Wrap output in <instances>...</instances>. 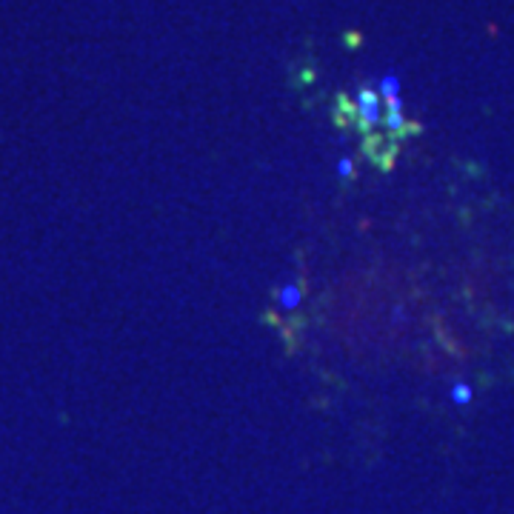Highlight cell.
I'll list each match as a JSON object with an SVG mask.
<instances>
[{
  "instance_id": "obj_5",
  "label": "cell",
  "mask_w": 514,
  "mask_h": 514,
  "mask_svg": "<svg viewBox=\"0 0 514 514\" xmlns=\"http://www.w3.org/2000/svg\"><path fill=\"white\" fill-rule=\"evenodd\" d=\"M300 298H303V291H300V286H295V283H288V286L280 288V306H283L286 312H295V309L300 306Z\"/></svg>"
},
{
  "instance_id": "obj_3",
  "label": "cell",
  "mask_w": 514,
  "mask_h": 514,
  "mask_svg": "<svg viewBox=\"0 0 514 514\" xmlns=\"http://www.w3.org/2000/svg\"><path fill=\"white\" fill-rule=\"evenodd\" d=\"M383 126H386V134L395 137V140H403L411 132H420V126L417 123H409L406 115H383Z\"/></svg>"
},
{
  "instance_id": "obj_4",
  "label": "cell",
  "mask_w": 514,
  "mask_h": 514,
  "mask_svg": "<svg viewBox=\"0 0 514 514\" xmlns=\"http://www.w3.org/2000/svg\"><path fill=\"white\" fill-rule=\"evenodd\" d=\"M334 123H340L343 129H351L357 123V106L346 95H337L334 98Z\"/></svg>"
},
{
  "instance_id": "obj_7",
  "label": "cell",
  "mask_w": 514,
  "mask_h": 514,
  "mask_svg": "<svg viewBox=\"0 0 514 514\" xmlns=\"http://www.w3.org/2000/svg\"><path fill=\"white\" fill-rule=\"evenodd\" d=\"M337 177L346 180V183L354 177V160H351V158H340V163H337Z\"/></svg>"
},
{
  "instance_id": "obj_1",
  "label": "cell",
  "mask_w": 514,
  "mask_h": 514,
  "mask_svg": "<svg viewBox=\"0 0 514 514\" xmlns=\"http://www.w3.org/2000/svg\"><path fill=\"white\" fill-rule=\"evenodd\" d=\"M397 152H400V146H397L386 132H383V134H380V132H372V134L363 137V155L369 158L380 172H389V169H392Z\"/></svg>"
},
{
  "instance_id": "obj_6",
  "label": "cell",
  "mask_w": 514,
  "mask_h": 514,
  "mask_svg": "<svg viewBox=\"0 0 514 514\" xmlns=\"http://www.w3.org/2000/svg\"><path fill=\"white\" fill-rule=\"evenodd\" d=\"M378 95H380L383 100H389V98H397V95H400V81H397L395 75H386V78H380Z\"/></svg>"
},
{
  "instance_id": "obj_2",
  "label": "cell",
  "mask_w": 514,
  "mask_h": 514,
  "mask_svg": "<svg viewBox=\"0 0 514 514\" xmlns=\"http://www.w3.org/2000/svg\"><path fill=\"white\" fill-rule=\"evenodd\" d=\"M354 106H357V120L369 123L372 129L383 126V115H386V109H383V98H380L372 86H360V89H357Z\"/></svg>"
},
{
  "instance_id": "obj_8",
  "label": "cell",
  "mask_w": 514,
  "mask_h": 514,
  "mask_svg": "<svg viewBox=\"0 0 514 514\" xmlns=\"http://www.w3.org/2000/svg\"><path fill=\"white\" fill-rule=\"evenodd\" d=\"M452 397H455L457 403H469V400H472V389H469L466 383H457V386L452 389Z\"/></svg>"
}]
</instances>
